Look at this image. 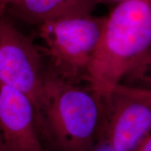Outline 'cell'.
Instances as JSON below:
<instances>
[{
    "label": "cell",
    "mask_w": 151,
    "mask_h": 151,
    "mask_svg": "<svg viewBox=\"0 0 151 151\" xmlns=\"http://www.w3.org/2000/svg\"><path fill=\"white\" fill-rule=\"evenodd\" d=\"M37 109L27 94L0 83V148L2 151H47Z\"/></svg>",
    "instance_id": "8992f818"
},
{
    "label": "cell",
    "mask_w": 151,
    "mask_h": 151,
    "mask_svg": "<svg viewBox=\"0 0 151 151\" xmlns=\"http://www.w3.org/2000/svg\"><path fill=\"white\" fill-rule=\"evenodd\" d=\"M106 18L87 13L60 17L39 24V35L43 46L39 48L49 60L48 67L69 82H87Z\"/></svg>",
    "instance_id": "3957f363"
},
{
    "label": "cell",
    "mask_w": 151,
    "mask_h": 151,
    "mask_svg": "<svg viewBox=\"0 0 151 151\" xmlns=\"http://www.w3.org/2000/svg\"><path fill=\"white\" fill-rule=\"evenodd\" d=\"M0 151H2V150H1V148H0Z\"/></svg>",
    "instance_id": "4fadbf2b"
},
{
    "label": "cell",
    "mask_w": 151,
    "mask_h": 151,
    "mask_svg": "<svg viewBox=\"0 0 151 151\" xmlns=\"http://www.w3.org/2000/svg\"><path fill=\"white\" fill-rule=\"evenodd\" d=\"M104 100V118L99 144L111 151H133L151 131V104L116 86Z\"/></svg>",
    "instance_id": "5b68a950"
},
{
    "label": "cell",
    "mask_w": 151,
    "mask_h": 151,
    "mask_svg": "<svg viewBox=\"0 0 151 151\" xmlns=\"http://www.w3.org/2000/svg\"><path fill=\"white\" fill-rule=\"evenodd\" d=\"M121 83L151 91V51L132 68Z\"/></svg>",
    "instance_id": "ba28073f"
},
{
    "label": "cell",
    "mask_w": 151,
    "mask_h": 151,
    "mask_svg": "<svg viewBox=\"0 0 151 151\" xmlns=\"http://www.w3.org/2000/svg\"><path fill=\"white\" fill-rule=\"evenodd\" d=\"M43 139L56 151H94L104 118V97L60 78L46 66L38 106Z\"/></svg>",
    "instance_id": "6da1fadb"
},
{
    "label": "cell",
    "mask_w": 151,
    "mask_h": 151,
    "mask_svg": "<svg viewBox=\"0 0 151 151\" xmlns=\"http://www.w3.org/2000/svg\"><path fill=\"white\" fill-rule=\"evenodd\" d=\"M94 9L88 0H20L6 11L19 20L39 25L60 17L92 13Z\"/></svg>",
    "instance_id": "52a82bcc"
},
{
    "label": "cell",
    "mask_w": 151,
    "mask_h": 151,
    "mask_svg": "<svg viewBox=\"0 0 151 151\" xmlns=\"http://www.w3.org/2000/svg\"><path fill=\"white\" fill-rule=\"evenodd\" d=\"M123 1L124 0H88V1L93 8H95L96 6L99 4H103L106 6L111 7V9Z\"/></svg>",
    "instance_id": "8fae6325"
},
{
    "label": "cell",
    "mask_w": 151,
    "mask_h": 151,
    "mask_svg": "<svg viewBox=\"0 0 151 151\" xmlns=\"http://www.w3.org/2000/svg\"><path fill=\"white\" fill-rule=\"evenodd\" d=\"M127 89L129 90L132 93H133L135 95L138 96V97L142 98V99H145L148 102L151 104V91L150 90H142L139 89V88H133V87H130L128 86H126Z\"/></svg>",
    "instance_id": "9c48e42d"
},
{
    "label": "cell",
    "mask_w": 151,
    "mask_h": 151,
    "mask_svg": "<svg viewBox=\"0 0 151 151\" xmlns=\"http://www.w3.org/2000/svg\"><path fill=\"white\" fill-rule=\"evenodd\" d=\"M20 0H0V9L4 10H6L9 6L12 5L13 4L18 2Z\"/></svg>",
    "instance_id": "7c38bea8"
},
{
    "label": "cell",
    "mask_w": 151,
    "mask_h": 151,
    "mask_svg": "<svg viewBox=\"0 0 151 151\" xmlns=\"http://www.w3.org/2000/svg\"><path fill=\"white\" fill-rule=\"evenodd\" d=\"M133 151H151V131L139 142Z\"/></svg>",
    "instance_id": "30bf717a"
},
{
    "label": "cell",
    "mask_w": 151,
    "mask_h": 151,
    "mask_svg": "<svg viewBox=\"0 0 151 151\" xmlns=\"http://www.w3.org/2000/svg\"><path fill=\"white\" fill-rule=\"evenodd\" d=\"M151 51V0H124L106 16L87 83L105 97Z\"/></svg>",
    "instance_id": "7a4b0ae2"
},
{
    "label": "cell",
    "mask_w": 151,
    "mask_h": 151,
    "mask_svg": "<svg viewBox=\"0 0 151 151\" xmlns=\"http://www.w3.org/2000/svg\"><path fill=\"white\" fill-rule=\"evenodd\" d=\"M46 69L39 46L0 9V83L27 94L37 113Z\"/></svg>",
    "instance_id": "277c9868"
}]
</instances>
